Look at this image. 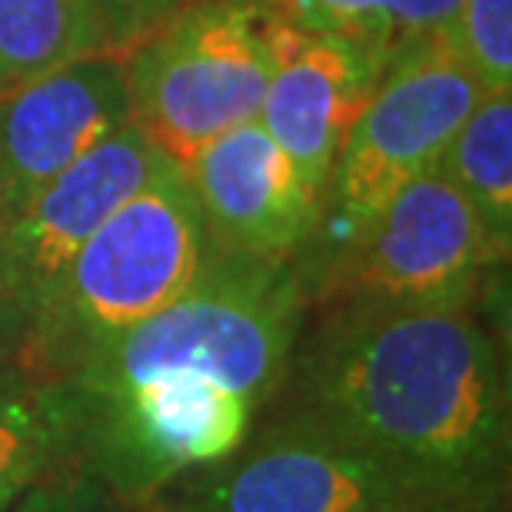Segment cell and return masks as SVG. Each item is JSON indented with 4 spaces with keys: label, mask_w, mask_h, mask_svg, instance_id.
I'll list each match as a JSON object with an SVG mask.
<instances>
[{
    "label": "cell",
    "mask_w": 512,
    "mask_h": 512,
    "mask_svg": "<svg viewBox=\"0 0 512 512\" xmlns=\"http://www.w3.org/2000/svg\"><path fill=\"white\" fill-rule=\"evenodd\" d=\"M436 34L483 97L512 94V0H459Z\"/></svg>",
    "instance_id": "obj_15"
},
{
    "label": "cell",
    "mask_w": 512,
    "mask_h": 512,
    "mask_svg": "<svg viewBox=\"0 0 512 512\" xmlns=\"http://www.w3.org/2000/svg\"><path fill=\"white\" fill-rule=\"evenodd\" d=\"M386 60L383 47L283 20L280 54L256 120L316 200H323L333 163L370 104Z\"/></svg>",
    "instance_id": "obj_9"
},
{
    "label": "cell",
    "mask_w": 512,
    "mask_h": 512,
    "mask_svg": "<svg viewBox=\"0 0 512 512\" xmlns=\"http://www.w3.org/2000/svg\"><path fill=\"white\" fill-rule=\"evenodd\" d=\"M193 0H84L97 54L124 57L137 40Z\"/></svg>",
    "instance_id": "obj_18"
},
{
    "label": "cell",
    "mask_w": 512,
    "mask_h": 512,
    "mask_svg": "<svg viewBox=\"0 0 512 512\" xmlns=\"http://www.w3.org/2000/svg\"><path fill=\"white\" fill-rule=\"evenodd\" d=\"M310 306L300 263L210 253L177 300L120 333L74 376L77 393L153 383L230 389L260 409L293 370Z\"/></svg>",
    "instance_id": "obj_2"
},
{
    "label": "cell",
    "mask_w": 512,
    "mask_h": 512,
    "mask_svg": "<svg viewBox=\"0 0 512 512\" xmlns=\"http://www.w3.org/2000/svg\"><path fill=\"white\" fill-rule=\"evenodd\" d=\"M276 17L300 30L353 37L393 54V0H263Z\"/></svg>",
    "instance_id": "obj_16"
},
{
    "label": "cell",
    "mask_w": 512,
    "mask_h": 512,
    "mask_svg": "<svg viewBox=\"0 0 512 512\" xmlns=\"http://www.w3.org/2000/svg\"><path fill=\"white\" fill-rule=\"evenodd\" d=\"M67 459V419L54 383H34L20 396L0 399V512H7Z\"/></svg>",
    "instance_id": "obj_14"
},
{
    "label": "cell",
    "mask_w": 512,
    "mask_h": 512,
    "mask_svg": "<svg viewBox=\"0 0 512 512\" xmlns=\"http://www.w3.org/2000/svg\"><path fill=\"white\" fill-rule=\"evenodd\" d=\"M283 20L263 0H193L124 54L130 124L183 170L203 147L256 120Z\"/></svg>",
    "instance_id": "obj_4"
},
{
    "label": "cell",
    "mask_w": 512,
    "mask_h": 512,
    "mask_svg": "<svg viewBox=\"0 0 512 512\" xmlns=\"http://www.w3.org/2000/svg\"><path fill=\"white\" fill-rule=\"evenodd\" d=\"M97 54L84 0H0V100Z\"/></svg>",
    "instance_id": "obj_13"
},
{
    "label": "cell",
    "mask_w": 512,
    "mask_h": 512,
    "mask_svg": "<svg viewBox=\"0 0 512 512\" xmlns=\"http://www.w3.org/2000/svg\"><path fill=\"white\" fill-rule=\"evenodd\" d=\"M130 124L124 57L84 54L0 100V227L117 127Z\"/></svg>",
    "instance_id": "obj_10"
},
{
    "label": "cell",
    "mask_w": 512,
    "mask_h": 512,
    "mask_svg": "<svg viewBox=\"0 0 512 512\" xmlns=\"http://www.w3.org/2000/svg\"><path fill=\"white\" fill-rule=\"evenodd\" d=\"M157 143L124 124L37 190L0 227V340L17 350L80 247L130 197L173 170Z\"/></svg>",
    "instance_id": "obj_7"
},
{
    "label": "cell",
    "mask_w": 512,
    "mask_h": 512,
    "mask_svg": "<svg viewBox=\"0 0 512 512\" xmlns=\"http://www.w3.org/2000/svg\"><path fill=\"white\" fill-rule=\"evenodd\" d=\"M210 253L250 260H300L316 230L320 200L260 120L233 127L187 167Z\"/></svg>",
    "instance_id": "obj_11"
},
{
    "label": "cell",
    "mask_w": 512,
    "mask_h": 512,
    "mask_svg": "<svg viewBox=\"0 0 512 512\" xmlns=\"http://www.w3.org/2000/svg\"><path fill=\"white\" fill-rule=\"evenodd\" d=\"M499 263L506 253L473 203L426 170L303 283L323 313H459L473 310L483 276Z\"/></svg>",
    "instance_id": "obj_5"
},
{
    "label": "cell",
    "mask_w": 512,
    "mask_h": 512,
    "mask_svg": "<svg viewBox=\"0 0 512 512\" xmlns=\"http://www.w3.org/2000/svg\"><path fill=\"white\" fill-rule=\"evenodd\" d=\"M479 100L483 90L436 30L396 44L330 170L316 230L303 250L310 260H296L300 273L340 253L399 187L433 170Z\"/></svg>",
    "instance_id": "obj_6"
},
{
    "label": "cell",
    "mask_w": 512,
    "mask_h": 512,
    "mask_svg": "<svg viewBox=\"0 0 512 512\" xmlns=\"http://www.w3.org/2000/svg\"><path fill=\"white\" fill-rule=\"evenodd\" d=\"M207 256L197 197L187 173L173 167L80 247L17 343V363L34 383L67 380L120 333L177 300Z\"/></svg>",
    "instance_id": "obj_3"
},
{
    "label": "cell",
    "mask_w": 512,
    "mask_h": 512,
    "mask_svg": "<svg viewBox=\"0 0 512 512\" xmlns=\"http://www.w3.org/2000/svg\"><path fill=\"white\" fill-rule=\"evenodd\" d=\"M173 489L160 512H423L370 456L296 409Z\"/></svg>",
    "instance_id": "obj_8"
},
{
    "label": "cell",
    "mask_w": 512,
    "mask_h": 512,
    "mask_svg": "<svg viewBox=\"0 0 512 512\" xmlns=\"http://www.w3.org/2000/svg\"><path fill=\"white\" fill-rule=\"evenodd\" d=\"M459 7V0H393V17H389V30H393V47L403 44L409 37L429 34Z\"/></svg>",
    "instance_id": "obj_19"
},
{
    "label": "cell",
    "mask_w": 512,
    "mask_h": 512,
    "mask_svg": "<svg viewBox=\"0 0 512 512\" xmlns=\"http://www.w3.org/2000/svg\"><path fill=\"white\" fill-rule=\"evenodd\" d=\"M509 256L512 243V97H483L446 143L436 167Z\"/></svg>",
    "instance_id": "obj_12"
},
{
    "label": "cell",
    "mask_w": 512,
    "mask_h": 512,
    "mask_svg": "<svg viewBox=\"0 0 512 512\" xmlns=\"http://www.w3.org/2000/svg\"><path fill=\"white\" fill-rule=\"evenodd\" d=\"M296 413L370 456L423 512H499L509 380L473 310L323 313L293 356Z\"/></svg>",
    "instance_id": "obj_1"
},
{
    "label": "cell",
    "mask_w": 512,
    "mask_h": 512,
    "mask_svg": "<svg viewBox=\"0 0 512 512\" xmlns=\"http://www.w3.org/2000/svg\"><path fill=\"white\" fill-rule=\"evenodd\" d=\"M7 512H140V509L117 499L94 473L74 466L70 459H60Z\"/></svg>",
    "instance_id": "obj_17"
}]
</instances>
